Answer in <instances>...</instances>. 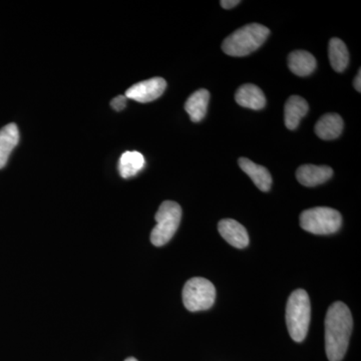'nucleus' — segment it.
Segmentation results:
<instances>
[{"instance_id":"nucleus-1","label":"nucleus","mask_w":361,"mask_h":361,"mask_svg":"<svg viewBox=\"0 0 361 361\" xmlns=\"http://www.w3.org/2000/svg\"><path fill=\"white\" fill-rule=\"evenodd\" d=\"M353 320L348 306L337 301L325 317V349L329 361H341L348 351Z\"/></svg>"},{"instance_id":"nucleus-2","label":"nucleus","mask_w":361,"mask_h":361,"mask_svg":"<svg viewBox=\"0 0 361 361\" xmlns=\"http://www.w3.org/2000/svg\"><path fill=\"white\" fill-rule=\"evenodd\" d=\"M269 28L259 23L243 26L226 37L222 49L230 56H245L257 51L269 37Z\"/></svg>"},{"instance_id":"nucleus-3","label":"nucleus","mask_w":361,"mask_h":361,"mask_svg":"<svg viewBox=\"0 0 361 361\" xmlns=\"http://www.w3.org/2000/svg\"><path fill=\"white\" fill-rule=\"evenodd\" d=\"M310 300L307 292L297 289L292 292L286 307V323L294 341L301 342L307 336L310 323Z\"/></svg>"},{"instance_id":"nucleus-4","label":"nucleus","mask_w":361,"mask_h":361,"mask_svg":"<svg viewBox=\"0 0 361 361\" xmlns=\"http://www.w3.org/2000/svg\"><path fill=\"white\" fill-rule=\"evenodd\" d=\"M182 209L173 201L161 203L155 216L157 225L151 233V242L157 247L167 244L179 228Z\"/></svg>"},{"instance_id":"nucleus-5","label":"nucleus","mask_w":361,"mask_h":361,"mask_svg":"<svg viewBox=\"0 0 361 361\" xmlns=\"http://www.w3.org/2000/svg\"><path fill=\"white\" fill-rule=\"evenodd\" d=\"M341 213L329 207H316L303 211L300 215V226L305 231L315 235H329L341 227Z\"/></svg>"},{"instance_id":"nucleus-6","label":"nucleus","mask_w":361,"mask_h":361,"mask_svg":"<svg viewBox=\"0 0 361 361\" xmlns=\"http://www.w3.org/2000/svg\"><path fill=\"white\" fill-rule=\"evenodd\" d=\"M216 298V289L212 282L202 277L188 280L183 289V302L192 312L208 310Z\"/></svg>"},{"instance_id":"nucleus-7","label":"nucleus","mask_w":361,"mask_h":361,"mask_svg":"<svg viewBox=\"0 0 361 361\" xmlns=\"http://www.w3.org/2000/svg\"><path fill=\"white\" fill-rule=\"evenodd\" d=\"M167 82L164 78H153L137 82L126 92L127 99L139 103H149L159 99L165 92Z\"/></svg>"},{"instance_id":"nucleus-8","label":"nucleus","mask_w":361,"mask_h":361,"mask_svg":"<svg viewBox=\"0 0 361 361\" xmlns=\"http://www.w3.org/2000/svg\"><path fill=\"white\" fill-rule=\"evenodd\" d=\"M218 230L223 237L233 247L243 249L248 246L249 235L243 225L233 219L221 220Z\"/></svg>"},{"instance_id":"nucleus-9","label":"nucleus","mask_w":361,"mask_h":361,"mask_svg":"<svg viewBox=\"0 0 361 361\" xmlns=\"http://www.w3.org/2000/svg\"><path fill=\"white\" fill-rule=\"evenodd\" d=\"M334 170L329 166L303 165L298 168L296 178L305 187H315L329 180Z\"/></svg>"},{"instance_id":"nucleus-10","label":"nucleus","mask_w":361,"mask_h":361,"mask_svg":"<svg viewBox=\"0 0 361 361\" xmlns=\"http://www.w3.org/2000/svg\"><path fill=\"white\" fill-rule=\"evenodd\" d=\"M235 99L239 106L251 110H261L266 106V97L257 85L246 84L237 90Z\"/></svg>"},{"instance_id":"nucleus-11","label":"nucleus","mask_w":361,"mask_h":361,"mask_svg":"<svg viewBox=\"0 0 361 361\" xmlns=\"http://www.w3.org/2000/svg\"><path fill=\"white\" fill-rule=\"evenodd\" d=\"M308 110H310V106L303 97L299 96L289 97L284 106V122L287 129L295 130L301 118L308 113Z\"/></svg>"},{"instance_id":"nucleus-12","label":"nucleus","mask_w":361,"mask_h":361,"mask_svg":"<svg viewBox=\"0 0 361 361\" xmlns=\"http://www.w3.org/2000/svg\"><path fill=\"white\" fill-rule=\"evenodd\" d=\"M238 163L242 171L251 178V180H253L254 184L259 190L262 192L269 191L271 184H272V178H271L269 171L267 169L253 163L247 158H240Z\"/></svg>"},{"instance_id":"nucleus-13","label":"nucleus","mask_w":361,"mask_h":361,"mask_svg":"<svg viewBox=\"0 0 361 361\" xmlns=\"http://www.w3.org/2000/svg\"><path fill=\"white\" fill-rule=\"evenodd\" d=\"M343 130V120L337 114H327L316 123L315 134L322 140L337 139Z\"/></svg>"},{"instance_id":"nucleus-14","label":"nucleus","mask_w":361,"mask_h":361,"mask_svg":"<svg viewBox=\"0 0 361 361\" xmlns=\"http://www.w3.org/2000/svg\"><path fill=\"white\" fill-rule=\"evenodd\" d=\"M20 142V130L16 123H8L0 130V169L6 167L11 152Z\"/></svg>"},{"instance_id":"nucleus-15","label":"nucleus","mask_w":361,"mask_h":361,"mask_svg":"<svg viewBox=\"0 0 361 361\" xmlns=\"http://www.w3.org/2000/svg\"><path fill=\"white\" fill-rule=\"evenodd\" d=\"M210 101V92L207 90H199L189 97L185 104V110L192 122L199 123L205 118Z\"/></svg>"},{"instance_id":"nucleus-16","label":"nucleus","mask_w":361,"mask_h":361,"mask_svg":"<svg viewBox=\"0 0 361 361\" xmlns=\"http://www.w3.org/2000/svg\"><path fill=\"white\" fill-rule=\"evenodd\" d=\"M288 66L294 75L307 77L315 71L316 59L308 51H292L288 56Z\"/></svg>"},{"instance_id":"nucleus-17","label":"nucleus","mask_w":361,"mask_h":361,"mask_svg":"<svg viewBox=\"0 0 361 361\" xmlns=\"http://www.w3.org/2000/svg\"><path fill=\"white\" fill-rule=\"evenodd\" d=\"M145 158L139 152H126L118 161V172L123 179L134 177L145 167Z\"/></svg>"},{"instance_id":"nucleus-18","label":"nucleus","mask_w":361,"mask_h":361,"mask_svg":"<svg viewBox=\"0 0 361 361\" xmlns=\"http://www.w3.org/2000/svg\"><path fill=\"white\" fill-rule=\"evenodd\" d=\"M329 56L330 65L337 73H341L348 68L349 63L348 47L341 39L334 37L330 40Z\"/></svg>"},{"instance_id":"nucleus-19","label":"nucleus","mask_w":361,"mask_h":361,"mask_svg":"<svg viewBox=\"0 0 361 361\" xmlns=\"http://www.w3.org/2000/svg\"><path fill=\"white\" fill-rule=\"evenodd\" d=\"M127 97L126 96H118L111 101V106L114 110L120 111H123V109L127 106Z\"/></svg>"},{"instance_id":"nucleus-20","label":"nucleus","mask_w":361,"mask_h":361,"mask_svg":"<svg viewBox=\"0 0 361 361\" xmlns=\"http://www.w3.org/2000/svg\"><path fill=\"white\" fill-rule=\"evenodd\" d=\"M239 0H222L220 2L221 6L225 9H231L233 7L238 6L240 4Z\"/></svg>"},{"instance_id":"nucleus-21","label":"nucleus","mask_w":361,"mask_h":361,"mask_svg":"<svg viewBox=\"0 0 361 361\" xmlns=\"http://www.w3.org/2000/svg\"><path fill=\"white\" fill-rule=\"evenodd\" d=\"M353 85H355V90L357 92H360L361 90V71H358L357 75H356L355 78V82H353Z\"/></svg>"},{"instance_id":"nucleus-22","label":"nucleus","mask_w":361,"mask_h":361,"mask_svg":"<svg viewBox=\"0 0 361 361\" xmlns=\"http://www.w3.org/2000/svg\"><path fill=\"white\" fill-rule=\"evenodd\" d=\"M125 361H137V360H135V357H129V358H127V360H126Z\"/></svg>"}]
</instances>
